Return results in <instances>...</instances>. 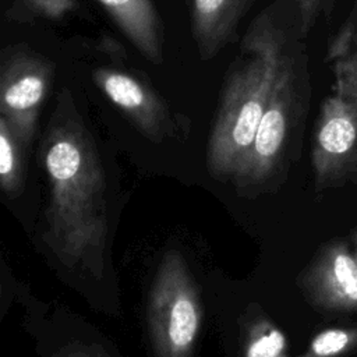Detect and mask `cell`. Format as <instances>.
<instances>
[{
  "mask_svg": "<svg viewBox=\"0 0 357 357\" xmlns=\"http://www.w3.org/2000/svg\"><path fill=\"white\" fill-rule=\"evenodd\" d=\"M40 153L50 187L43 241L64 265L100 278L107 234L105 174L67 88L59 92Z\"/></svg>",
  "mask_w": 357,
  "mask_h": 357,
  "instance_id": "cell-1",
  "label": "cell"
},
{
  "mask_svg": "<svg viewBox=\"0 0 357 357\" xmlns=\"http://www.w3.org/2000/svg\"><path fill=\"white\" fill-rule=\"evenodd\" d=\"M289 39L268 10L250 25L222 85L206 152L211 176L227 180L243 165L269 103Z\"/></svg>",
  "mask_w": 357,
  "mask_h": 357,
  "instance_id": "cell-2",
  "label": "cell"
},
{
  "mask_svg": "<svg viewBox=\"0 0 357 357\" xmlns=\"http://www.w3.org/2000/svg\"><path fill=\"white\" fill-rule=\"evenodd\" d=\"M310 95L307 54L301 43L289 39L252 146L233 177L238 187L257 190L279 174L307 113Z\"/></svg>",
  "mask_w": 357,
  "mask_h": 357,
  "instance_id": "cell-3",
  "label": "cell"
},
{
  "mask_svg": "<svg viewBox=\"0 0 357 357\" xmlns=\"http://www.w3.org/2000/svg\"><path fill=\"white\" fill-rule=\"evenodd\" d=\"M148 329L155 357H192L202 324L197 283L184 257L169 250L152 280L148 300Z\"/></svg>",
  "mask_w": 357,
  "mask_h": 357,
  "instance_id": "cell-4",
  "label": "cell"
},
{
  "mask_svg": "<svg viewBox=\"0 0 357 357\" xmlns=\"http://www.w3.org/2000/svg\"><path fill=\"white\" fill-rule=\"evenodd\" d=\"M54 78V64L43 54L13 46L1 53L0 116L28 146L35 135L38 116Z\"/></svg>",
  "mask_w": 357,
  "mask_h": 357,
  "instance_id": "cell-5",
  "label": "cell"
},
{
  "mask_svg": "<svg viewBox=\"0 0 357 357\" xmlns=\"http://www.w3.org/2000/svg\"><path fill=\"white\" fill-rule=\"evenodd\" d=\"M98 88L152 142L180 134L181 124L169 105L144 78L124 70L100 67L92 74Z\"/></svg>",
  "mask_w": 357,
  "mask_h": 357,
  "instance_id": "cell-6",
  "label": "cell"
},
{
  "mask_svg": "<svg viewBox=\"0 0 357 357\" xmlns=\"http://www.w3.org/2000/svg\"><path fill=\"white\" fill-rule=\"evenodd\" d=\"M300 289L311 305L328 312L357 311V257L346 243L321 248L303 271Z\"/></svg>",
  "mask_w": 357,
  "mask_h": 357,
  "instance_id": "cell-7",
  "label": "cell"
},
{
  "mask_svg": "<svg viewBox=\"0 0 357 357\" xmlns=\"http://www.w3.org/2000/svg\"><path fill=\"white\" fill-rule=\"evenodd\" d=\"M252 0H190V25L201 60L213 59L236 36Z\"/></svg>",
  "mask_w": 357,
  "mask_h": 357,
  "instance_id": "cell-8",
  "label": "cell"
},
{
  "mask_svg": "<svg viewBox=\"0 0 357 357\" xmlns=\"http://www.w3.org/2000/svg\"><path fill=\"white\" fill-rule=\"evenodd\" d=\"M120 31L151 63L163 61V26L153 0H99Z\"/></svg>",
  "mask_w": 357,
  "mask_h": 357,
  "instance_id": "cell-9",
  "label": "cell"
},
{
  "mask_svg": "<svg viewBox=\"0 0 357 357\" xmlns=\"http://www.w3.org/2000/svg\"><path fill=\"white\" fill-rule=\"evenodd\" d=\"M10 123L0 116V184L8 197H14L24 183V149Z\"/></svg>",
  "mask_w": 357,
  "mask_h": 357,
  "instance_id": "cell-10",
  "label": "cell"
},
{
  "mask_svg": "<svg viewBox=\"0 0 357 357\" xmlns=\"http://www.w3.org/2000/svg\"><path fill=\"white\" fill-rule=\"evenodd\" d=\"M357 351V326L329 328L312 337L297 357H347Z\"/></svg>",
  "mask_w": 357,
  "mask_h": 357,
  "instance_id": "cell-11",
  "label": "cell"
},
{
  "mask_svg": "<svg viewBox=\"0 0 357 357\" xmlns=\"http://www.w3.org/2000/svg\"><path fill=\"white\" fill-rule=\"evenodd\" d=\"M244 357H289L283 333L268 319H255L247 333Z\"/></svg>",
  "mask_w": 357,
  "mask_h": 357,
  "instance_id": "cell-12",
  "label": "cell"
},
{
  "mask_svg": "<svg viewBox=\"0 0 357 357\" xmlns=\"http://www.w3.org/2000/svg\"><path fill=\"white\" fill-rule=\"evenodd\" d=\"M356 49H357V1L350 10L343 25L328 42L325 60L328 63H333L337 59L349 56Z\"/></svg>",
  "mask_w": 357,
  "mask_h": 357,
  "instance_id": "cell-13",
  "label": "cell"
},
{
  "mask_svg": "<svg viewBox=\"0 0 357 357\" xmlns=\"http://www.w3.org/2000/svg\"><path fill=\"white\" fill-rule=\"evenodd\" d=\"M298 11L300 33L307 35L319 17L328 18L333 10L336 0H293Z\"/></svg>",
  "mask_w": 357,
  "mask_h": 357,
  "instance_id": "cell-14",
  "label": "cell"
},
{
  "mask_svg": "<svg viewBox=\"0 0 357 357\" xmlns=\"http://www.w3.org/2000/svg\"><path fill=\"white\" fill-rule=\"evenodd\" d=\"M53 357H110L102 347L95 343L86 344L81 342H73L59 349Z\"/></svg>",
  "mask_w": 357,
  "mask_h": 357,
  "instance_id": "cell-15",
  "label": "cell"
},
{
  "mask_svg": "<svg viewBox=\"0 0 357 357\" xmlns=\"http://www.w3.org/2000/svg\"><path fill=\"white\" fill-rule=\"evenodd\" d=\"M354 244H356V257H357V230L354 233Z\"/></svg>",
  "mask_w": 357,
  "mask_h": 357,
  "instance_id": "cell-16",
  "label": "cell"
}]
</instances>
